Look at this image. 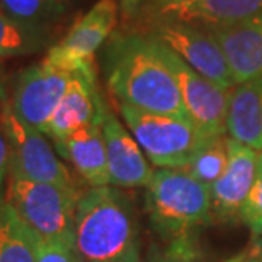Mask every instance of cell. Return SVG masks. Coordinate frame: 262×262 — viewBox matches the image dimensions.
Returning a JSON list of instances; mask_svg holds the SVG:
<instances>
[{
  "label": "cell",
  "mask_w": 262,
  "mask_h": 262,
  "mask_svg": "<svg viewBox=\"0 0 262 262\" xmlns=\"http://www.w3.org/2000/svg\"><path fill=\"white\" fill-rule=\"evenodd\" d=\"M104 58L107 85L121 104L145 113L187 118L179 85L162 60L154 36H116Z\"/></svg>",
  "instance_id": "6da1fadb"
},
{
  "label": "cell",
  "mask_w": 262,
  "mask_h": 262,
  "mask_svg": "<svg viewBox=\"0 0 262 262\" xmlns=\"http://www.w3.org/2000/svg\"><path fill=\"white\" fill-rule=\"evenodd\" d=\"M75 247L83 262H140V230L131 199L114 186L89 187L75 213Z\"/></svg>",
  "instance_id": "7a4b0ae2"
},
{
  "label": "cell",
  "mask_w": 262,
  "mask_h": 262,
  "mask_svg": "<svg viewBox=\"0 0 262 262\" xmlns=\"http://www.w3.org/2000/svg\"><path fill=\"white\" fill-rule=\"evenodd\" d=\"M145 208L150 223L169 242L194 240L198 230L214 222L209 187L184 169H159L146 186Z\"/></svg>",
  "instance_id": "3957f363"
},
{
  "label": "cell",
  "mask_w": 262,
  "mask_h": 262,
  "mask_svg": "<svg viewBox=\"0 0 262 262\" xmlns=\"http://www.w3.org/2000/svg\"><path fill=\"white\" fill-rule=\"evenodd\" d=\"M4 199L31 237L75 244V213L80 189L7 176Z\"/></svg>",
  "instance_id": "277c9868"
},
{
  "label": "cell",
  "mask_w": 262,
  "mask_h": 262,
  "mask_svg": "<svg viewBox=\"0 0 262 262\" xmlns=\"http://www.w3.org/2000/svg\"><path fill=\"white\" fill-rule=\"evenodd\" d=\"M119 111L140 148L160 169H184L211 138L187 118L145 113L128 104H119Z\"/></svg>",
  "instance_id": "5b68a950"
},
{
  "label": "cell",
  "mask_w": 262,
  "mask_h": 262,
  "mask_svg": "<svg viewBox=\"0 0 262 262\" xmlns=\"http://www.w3.org/2000/svg\"><path fill=\"white\" fill-rule=\"evenodd\" d=\"M0 118L9 143L10 176L78 189L70 170L61 164L48 140L43 136L45 133L20 121L14 114L9 101L5 102Z\"/></svg>",
  "instance_id": "8992f818"
},
{
  "label": "cell",
  "mask_w": 262,
  "mask_h": 262,
  "mask_svg": "<svg viewBox=\"0 0 262 262\" xmlns=\"http://www.w3.org/2000/svg\"><path fill=\"white\" fill-rule=\"evenodd\" d=\"M75 73L43 60L20 72L9 96L14 114L28 126L45 133Z\"/></svg>",
  "instance_id": "52a82bcc"
},
{
  "label": "cell",
  "mask_w": 262,
  "mask_h": 262,
  "mask_svg": "<svg viewBox=\"0 0 262 262\" xmlns=\"http://www.w3.org/2000/svg\"><path fill=\"white\" fill-rule=\"evenodd\" d=\"M157 46H159L162 60L169 67L179 85L187 118L204 135L211 138L223 136L227 131L230 91H225L216 83L208 80L206 77H203L194 68L187 65L176 51L160 43L159 39H157Z\"/></svg>",
  "instance_id": "ba28073f"
},
{
  "label": "cell",
  "mask_w": 262,
  "mask_h": 262,
  "mask_svg": "<svg viewBox=\"0 0 262 262\" xmlns=\"http://www.w3.org/2000/svg\"><path fill=\"white\" fill-rule=\"evenodd\" d=\"M116 0H99L72 26L65 38L48 51L46 60L67 68L75 75L96 77L94 53L111 36L116 28Z\"/></svg>",
  "instance_id": "9c48e42d"
},
{
  "label": "cell",
  "mask_w": 262,
  "mask_h": 262,
  "mask_svg": "<svg viewBox=\"0 0 262 262\" xmlns=\"http://www.w3.org/2000/svg\"><path fill=\"white\" fill-rule=\"evenodd\" d=\"M151 36L169 46L187 65L218 87L232 91L237 85L222 46L208 28L201 29L189 23L167 19L155 26Z\"/></svg>",
  "instance_id": "30bf717a"
},
{
  "label": "cell",
  "mask_w": 262,
  "mask_h": 262,
  "mask_svg": "<svg viewBox=\"0 0 262 262\" xmlns=\"http://www.w3.org/2000/svg\"><path fill=\"white\" fill-rule=\"evenodd\" d=\"M257 154L259 150L252 146L227 138V167L222 177L209 187L214 220L222 223L240 220V211L254 182Z\"/></svg>",
  "instance_id": "8fae6325"
},
{
  "label": "cell",
  "mask_w": 262,
  "mask_h": 262,
  "mask_svg": "<svg viewBox=\"0 0 262 262\" xmlns=\"http://www.w3.org/2000/svg\"><path fill=\"white\" fill-rule=\"evenodd\" d=\"M206 28L222 46L235 82L262 75V14Z\"/></svg>",
  "instance_id": "7c38bea8"
},
{
  "label": "cell",
  "mask_w": 262,
  "mask_h": 262,
  "mask_svg": "<svg viewBox=\"0 0 262 262\" xmlns=\"http://www.w3.org/2000/svg\"><path fill=\"white\" fill-rule=\"evenodd\" d=\"M102 136L106 143L109 184L114 187H146L154 176L143 150L121 121L109 111L102 119Z\"/></svg>",
  "instance_id": "4fadbf2b"
},
{
  "label": "cell",
  "mask_w": 262,
  "mask_h": 262,
  "mask_svg": "<svg viewBox=\"0 0 262 262\" xmlns=\"http://www.w3.org/2000/svg\"><path fill=\"white\" fill-rule=\"evenodd\" d=\"M106 113L107 107L97 91V77L75 75L51 116L45 135L53 140L65 138L92 123H102Z\"/></svg>",
  "instance_id": "5bb4252c"
},
{
  "label": "cell",
  "mask_w": 262,
  "mask_h": 262,
  "mask_svg": "<svg viewBox=\"0 0 262 262\" xmlns=\"http://www.w3.org/2000/svg\"><path fill=\"white\" fill-rule=\"evenodd\" d=\"M56 151L73 165L78 176L91 187L109 186V169L102 123L73 131L65 138L53 140Z\"/></svg>",
  "instance_id": "9a60e30c"
},
{
  "label": "cell",
  "mask_w": 262,
  "mask_h": 262,
  "mask_svg": "<svg viewBox=\"0 0 262 262\" xmlns=\"http://www.w3.org/2000/svg\"><path fill=\"white\" fill-rule=\"evenodd\" d=\"M227 131L230 138L262 150V75L230 91Z\"/></svg>",
  "instance_id": "2e32d148"
},
{
  "label": "cell",
  "mask_w": 262,
  "mask_h": 262,
  "mask_svg": "<svg viewBox=\"0 0 262 262\" xmlns=\"http://www.w3.org/2000/svg\"><path fill=\"white\" fill-rule=\"evenodd\" d=\"M262 14V0H172L162 4L160 15L179 23L223 24Z\"/></svg>",
  "instance_id": "e0dca14e"
},
{
  "label": "cell",
  "mask_w": 262,
  "mask_h": 262,
  "mask_svg": "<svg viewBox=\"0 0 262 262\" xmlns=\"http://www.w3.org/2000/svg\"><path fill=\"white\" fill-rule=\"evenodd\" d=\"M0 262H36L31 235L4 196H0Z\"/></svg>",
  "instance_id": "ac0fdd59"
},
{
  "label": "cell",
  "mask_w": 262,
  "mask_h": 262,
  "mask_svg": "<svg viewBox=\"0 0 262 262\" xmlns=\"http://www.w3.org/2000/svg\"><path fill=\"white\" fill-rule=\"evenodd\" d=\"M227 138L225 136H214V138H209L192 155V159L184 167V170L201 184L211 187L222 177L225 167H227Z\"/></svg>",
  "instance_id": "d6986e66"
},
{
  "label": "cell",
  "mask_w": 262,
  "mask_h": 262,
  "mask_svg": "<svg viewBox=\"0 0 262 262\" xmlns=\"http://www.w3.org/2000/svg\"><path fill=\"white\" fill-rule=\"evenodd\" d=\"M43 45L34 28L24 26L0 10V60L33 53Z\"/></svg>",
  "instance_id": "ffe728a7"
},
{
  "label": "cell",
  "mask_w": 262,
  "mask_h": 262,
  "mask_svg": "<svg viewBox=\"0 0 262 262\" xmlns=\"http://www.w3.org/2000/svg\"><path fill=\"white\" fill-rule=\"evenodd\" d=\"M240 222L250 230L254 238L262 237V150L257 154L254 182L240 211Z\"/></svg>",
  "instance_id": "44dd1931"
},
{
  "label": "cell",
  "mask_w": 262,
  "mask_h": 262,
  "mask_svg": "<svg viewBox=\"0 0 262 262\" xmlns=\"http://www.w3.org/2000/svg\"><path fill=\"white\" fill-rule=\"evenodd\" d=\"M31 240H33L36 262H83L75 244L41 240L34 237H31Z\"/></svg>",
  "instance_id": "7402d4cb"
},
{
  "label": "cell",
  "mask_w": 262,
  "mask_h": 262,
  "mask_svg": "<svg viewBox=\"0 0 262 262\" xmlns=\"http://www.w3.org/2000/svg\"><path fill=\"white\" fill-rule=\"evenodd\" d=\"M46 0H0V10L17 23L36 29L45 12Z\"/></svg>",
  "instance_id": "603a6c76"
},
{
  "label": "cell",
  "mask_w": 262,
  "mask_h": 262,
  "mask_svg": "<svg viewBox=\"0 0 262 262\" xmlns=\"http://www.w3.org/2000/svg\"><path fill=\"white\" fill-rule=\"evenodd\" d=\"M140 262H204L198 254L194 240H181V242H170L164 252H157L150 255L146 260Z\"/></svg>",
  "instance_id": "cb8c5ba5"
},
{
  "label": "cell",
  "mask_w": 262,
  "mask_h": 262,
  "mask_svg": "<svg viewBox=\"0 0 262 262\" xmlns=\"http://www.w3.org/2000/svg\"><path fill=\"white\" fill-rule=\"evenodd\" d=\"M7 176H9V143L2 124V118H0V189L7 182Z\"/></svg>",
  "instance_id": "d4e9b609"
},
{
  "label": "cell",
  "mask_w": 262,
  "mask_h": 262,
  "mask_svg": "<svg viewBox=\"0 0 262 262\" xmlns=\"http://www.w3.org/2000/svg\"><path fill=\"white\" fill-rule=\"evenodd\" d=\"M228 262H262V254L255 252V250L249 249L247 252H244L242 255H238V257H235Z\"/></svg>",
  "instance_id": "484cf974"
},
{
  "label": "cell",
  "mask_w": 262,
  "mask_h": 262,
  "mask_svg": "<svg viewBox=\"0 0 262 262\" xmlns=\"http://www.w3.org/2000/svg\"><path fill=\"white\" fill-rule=\"evenodd\" d=\"M138 2H140V0H121L124 14H128V15L133 14L136 10V7H138Z\"/></svg>",
  "instance_id": "4316f807"
},
{
  "label": "cell",
  "mask_w": 262,
  "mask_h": 262,
  "mask_svg": "<svg viewBox=\"0 0 262 262\" xmlns=\"http://www.w3.org/2000/svg\"><path fill=\"white\" fill-rule=\"evenodd\" d=\"M7 101H9V96H7V91H5V85L2 82V75H0V114H2V109Z\"/></svg>",
  "instance_id": "83f0119b"
},
{
  "label": "cell",
  "mask_w": 262,
  "mask_h": 262,
  "mask_svg": "<svg viewBox=\"0 0 262 262\" xmlns=\"http://www.w3.org/2000/svg\"><path fill=\"white\" fill-rule=\"evenodd\" d=\"M250 249L255 250V252L262 254V237H260V238H255V242H254V245H252Z\"/></svg>",
  "instance_id": "f1b7e54d"
},
{
  "label": "cell",
  "mask_w": 262,
  "mask_h": 262,
  "mask_svg": "<svg viewBox=\"0 0 262 262\" xmlns=\"http://www.w3.org/2000/svg\"><path fill=\"white\" fill-rule=\"evenodd\" d=\"M159 2H160V5H162V4H167V2H172V0H159Z\"/></svg>",
  "instance_id": "f546056e"
}]
</instances>
